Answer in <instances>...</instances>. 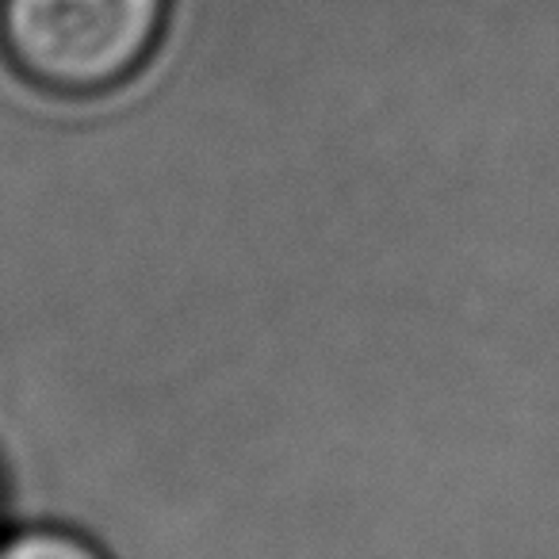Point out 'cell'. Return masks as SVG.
Segmentation results:
<instances>
[{"label": "cell", "mask_w": 559, "mask_h": 559, "mask_svg": "<svg viewBox=\"0 0 559 559\" xmlns=\"http://www.w3.org/2000/svg\"><path fill=\"white\" fill-rule=\"evenodd\" d=\"M165 20L169 0H0V50L39 93L88 100L139 78Z\"/></svg>", "instance_id": "obj_1"}, {"label": "cell", "mask_w": 559, "mask_h": 559, "mask_svg": "<svg viewBox=\"0 0 559 559\" xmlns=\"http://www.w3.org/2000/svg\"><path fill=\"white\" fill-rule=\"evenodd\" d=\"M0 559H108L88 536L70 528L35 525L0 540Z\"/></svg>", "instance_id": "obj_2"}]
</instances>
